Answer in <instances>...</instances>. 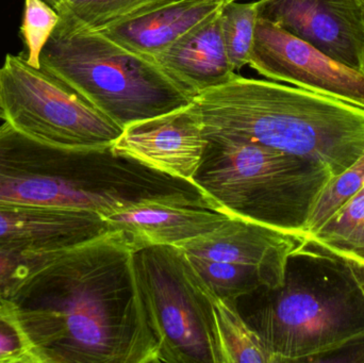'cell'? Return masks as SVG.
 I'll list each match as a JSON object with an SVG mask.
<instances>
[{
    "label": "cell",
    "mask_w": 364,
    "mask_h": 363,
    "mask_svg": "<svg viewBox=\"0 0 364 363\" xmlns=\"http://www.w3.org/2000/svg\"><path fill=\"white\" fill-rule=\"evenodd\" d=\"M132 237L112 229L60 253L10 303L40 363H160Z\"/></svg>",
    "instance_id": "cell-1"
},
{
    "label": "cell",
    "mask_w": 364,
    "mask_h": 363,
    "mask_svg": "<svg viewBox=\"0 0 364 363\" xmlns=\"http://www.w3.org/2000/svg\"><path fill=\"white\" fill-rule=\"evenodd\" d=\"M205 136L258 143L339 176L364 155V108L275 81L237 75L194 98Z\"/></svg>",
    "instance_id": "cell-2"
},
{
    "label": "cell",
    "mask_w": 364,
    "mask_h": 363,
    "mask_svg": "<svg viewBox=\"0 0 364 363\" xmlns=\"http://www.w3.org/2000/svg\"><path fill=\"white\" fill-rule=\"evenodd\" d=\"M252 324L272 363L314 362L364 335V290L352 264L312 241L291 255L284 285Z\"/></svg>",
    "instance_id": "cell-3"
},
{
    "label": "cell",
    "mask_w": 364,
    "mask_h": 363,
    "mask_svg": "<svg viewBox=\"0 0 364 363\" xmlns=\"http://www.w3.org/2000/svg\"><path fill=\"white\" fill-rule=\"evenodd\" d=\"M193 187L214 210L304 238L321 194L333 178L322 164L258 143L205 136Z\"/></svg>",
    "instance_id": "cell-4"
},
{
    "label": "cell",
    "mask_w": 364,
    "mask_h": 363,
    "mask_svg": "<svg viewBox=\"0 0 364 363\" xmlns=\"http://www.w3.org/2000/svg\"><path fill=\"white\" fill-rule=\"evenodd\" d=\"M40 64L122 128L194 102L154 60L100 32L57 26L41 51Z\"/></svg>",
    "instance_id": "cell-5"
},
{
    "label": "cell",
    "mask_w": 364,
    "mask_h": 363,
    "mask_svg": "<svg viewBox=\"0 0 364 363\" xmlns=\"http://www.w3.org/2000/svg\"><path fill=\"white\" fill-rule=\"evenodd\" d=\"M110 149L65 148L4 121L0 126V206L82 209L107 215L136 197L110 185Z\"/></svg>",
    "instance_id": "cell-6"
},
{
    "label": "cell",
    "mask_w": 364,
    "mask_h": 363,
    "mask_svg": "<svg viewBox=\"0 0 364 363\" xmlns=\"http://www.w3.org/2000/svg\"><path fill=\"white\" fill-rule=\"evenodd\" d=\"M134 264L161 362L220 363L212 291L183 251L142 247Z\"/></svg>",
    "instance_id": "cell-7"
},
{
    "label": "cell",
    "mask_w": 364,
    "mask_h": 363,
    "mask_svg": "<svg viewBox=\"0 0 364 363\" xmlns=\"http://www.w3.org/2000/svg\"><path fill=\"white\" fill-rule=\"evenodd\" d=\"M0 119L28 136L78 151H109L123 132L76 90L23 55H6L0 67Z\"/></svg>",
    "instance_id": "cell-8"
},
{
    "label": "cell",
    "mask_w": 364,
    "mask_h": 363,
    "mask_svg": "<svg viewBox=\"0 0 364 363\" xmlns=\"http://www.w3.org/2000/svg\"><path fill=\"white\" fill-rule=\"evenodd\" d=\"M248 65L259 75L364 108V72L343 65L305 40L259 18Z\"/></svg>",
    "instance_id": "cell-9"
},
{
    "label": "cell",
    "mask_w": 364,
    "mask_h": 363,
    "mask_svg": "<svg viewBox=\"0 0 364 363\" xmlns=\"http://www.w3.org/2000/svg\"><path fill=\"white\" fill-rule=\"evenodd\" d=\"M207 146L200 112L194 102L172 112L123 128L111 153L192 185Z\"/></svg>",
    "instance_id": "cell-10"
},
{
    "label": "cell",
    "mask_w": 364,
    "mask_h": 363,
    "mask_svg": "<svg viewBox=\"0 0 364 363\" xmlns=\"http://www.w3.org/2000/svg\"><path fill=\"white\" fill-rule=\"evenodd\" d=\"M258 11L259 18L364 72V0H258Z\"/></svg>",
    "instance_id": "cell-11"
},
{
    "label": "cell",
    "mask_w": 364,
    "mask_h": 363,
    "mask_svg": "<svg viewBox=\"0 0 364 363\" xmlns=\"http://www.w3.org/2000/svg\"><path fill=\"white\" fill-rule=\"evenodd\" d=\"M112 229L127 232L139 249L181 246L213 232L231 219L212 209L203 198L183 193L149 194L102 215Z\"/></svg>",
    "instance_id": "cell-12"
},
{
    "label": "cell",
    "mask_w": 364,
    "mask_h": 363,
    "mask_svg": "<svg viewBox=\"0 0 364 363\" xmlns=\"http://www.w3.org/2000/svg\"><path fill=\"white\" fill-rule=\"evenodd\" d=\"M305 239L256 222L231 217L209 234L178 246L186 255L257 271L267 291L284 285L291 255Z\"/></svg>",
    "instance_id": "cell-13"
},
{
    "label": "cell",
    "mask_w": 364,
    "mask_h": 363,
    "mask_svg": "<svg viewBox=\"0 0 364 363\" xmlns=\"http://www.w3.org/2000/svg\"><path fill=\"white\" fill-rule=\"evenodd\" d=\"M112 230L100 213L55 207L0 206V249L58 254Z\"/></svg>",
    "instance_id": "cell-14"
},
{
    "label": "cell",
    "mask_w": 364,
    "mask_h": 363,
    "mask_svg": "<svg viewBox=\"0 0 364 363\" xmlns=\"http://www.w3.org/2000/svg\"><path fill=\"white\" fill-rule=\"evenodd\" d=\"M220 8L151 59L194 98L237 76L223 40Z\"/></svg>",
    "instance_id": "cell-15"
},
{
    "label": "cell",
    "mask_w": 364,
    "mask_h": 363,
    "mask_svg": "<svg viewBox=\"0 0 364 363\" xmlns=\"http://www.w3.org/2000/svg\"><path fill=\"white\" fill-rule=\"evenodd\" d=\"M222 4L208 0H172L100 33L132 53L153 59Z\"/></svg>",
    "instance_id": "cell-16"
},
{
    "label": "cell",
    "mask_w": 364,
    "mask_h": 363,
    "mask_svg": "<svg viewBox=\"0 0 364 363\" xmlns=\"http://www.w3.org/2000/svg\"><path fill=\"white\" fill-rule=\"evenodd\" d=\"M172 0H63L53 6L58 27L70 31L100 32Z\"/></svg>",
    "instance_id": "cell-17"
},
{
    "label": "cell",
    "mask_w": 364,
    "mask_h": 363,
    "mask_svg": "<svg viewBox=\"0 0 364 363\" xmlns=\"http://www.w3.org/2000/svg\"><path fill=\"white\" fill-rule=\"evenodd\" d=\"M220 363H272L258 332L237 310L235 300L211 294Z\"/></svg>",
    "instance_id": "cell-18"
},
{
    "label": "cell",
    "mask_w": 364,
    "mask_h": 363,
    "mask_svg": "<svg viewBox=\"0 0 364 363\" xmlns=\"http://www.w3.org/2000/svg\"><path fill=\"white\" fill-rule=\"evenodd\" d=\"M306 239L329 253L364 266V188L318 232Z\"/></svg>",
    "instance_id": "cell-19"
},
{
    "label": "cell",
    "mask_w": 364,
    "mask_h": 363,
    "mask_svg": "<svg viewBox=\"0 0 364 363\" xmlns=\"http://www.w3.org/2000/svg\"><path fill=\"white\" fill-rule=\"evenodd\" d=\"M223 40L231 67L240 70L250 63L259 19L258 1L223 2L220 12Z\"/></svg>",
    "instance_id": "cell-20"
},
{
    "label": "cell",
    "mask_w": 364,
    "mask_h": 363,
    "mask_svg": "<svg viewBox=\"0 0 364 363\" xmlns=\"http://www.w3.org/2000/svg\"><path fill=\"white\" fill-rule=\"evenodd\" d=\"M184 255L203 283L220 298L237 300L260 289L267 292L264 279L252 269Z\"/></svg>",
    "instance_id": "cell-21"
},
{
    "label": "cell",
    "mask_w": 364,
    "mask_h": 363,
    "mask_svg": "<svg viewBox=\"0 0 364 363\" xmlns=\"http://www.w3.org/2000/svg\"><path fill=\"white\" fill-rule=\"evenodd\" d=\"M363 188L364 155L325 188L304 228V239L318 232Z\"/></svg>",
    "instance_id": "cell-22"
},
{
    "label": "cell",
    "mask_w": 364,
    "mask_h": 363,
    "mask_svg": "<svg viewBox=\"0 0 364 363\" xmlns=\"http://www.w3.org/2000/svg\"><path fill=\"white\" fill-rule=\"evenodd\" d=\"M59 23L57 11L44 0H25L21 38L27 46L28 63L41 67L40 55Z\"/></svg>",
    "instance_id": "cell-23"
},
{
    "label": "cell",
    "mask_w": 364,
    "mask_h": 363,
    "mask_svg": "<svg viewBox=\"0 0 364 363\" xmlns=\"http://www.w3.org/2000/svg\"><path fill=\"white\" fill-rule=\"evenodd\" d=\"M59 254H23L0 249V305L10 302L33 273Z\"/></svg>",
    "instance_id": "cell-24"
},
{
    "label": "cell",
    "mask_w": 364,
    "mask_h": 363,
    "mask_svg": "<svg viewBox=\"0 0 364 363\" xmlns=\"http://www.w3.org/2000/svg\"><path fill=\"white\" fill-rule=\"evenodd\" d=\"M0 363H40L10 302L0 305Z\"/></svg>",
    "instance_id": "cell-25"
},
{
    "label": "cell",
    "mask_w": 364,
    "mask_h": 363,
    "mask_svg": "<svg viewBox=\"0 0 364 363\" xmlns=\"http://www.w3.org/2000/svg\"><path fill=\"white\" fill-rule=\"evenodd\" d=\"M364 362V335L314 359V362Z\"/></svg>",
    "instance_id": "cell-26"
},
{
    "label": "cell",
    "mask_w": 364,
    "mask_h": 363,
    "mask_svg": "<svg viewBox=\"0 0 364 363\" xmlns=\"http://www.w3.org/2000/svg\"><path fill=\"white\" fill-rule=\"evenodd\" d=\"M350 264H352L353 269H354L355 273H356L357 277H358L359 281H360L364 290V266L355 264V262H350Z\"/></svg>",
    "instance_id": "cell-27"
},
{
    "label": "cell",
    "mask_w": 364,
    "mask_h": 363,
    "mask_svg": "<svg viewBox=\"0 0 364 363\" xmlns=\"http://www.w3.org/2000/svg\"><path fill=\"white\" fill-rule=\"evenodd\" d=\"M44 1H46L47 4H50L51 6H55L58 4H60V2L63 1V0H44Z\"/></svg>",
    "instance_id": "cell-28"
},
{
    "label": "cell",
    "mask_w": 364,
    "mask_h": 363,
    "mask_svg": "<svg viewBox=\"0 0 364 363\" xmlns=\"http://www.w3.org/2000/svg\"><path fill=\"white\" fill-rule=\"evenodd\" d=\"M208 1L226 2V1H237V0H208Z\"/></svg>",
    "instance_id": "cell-29"
}]
</instances>
